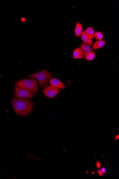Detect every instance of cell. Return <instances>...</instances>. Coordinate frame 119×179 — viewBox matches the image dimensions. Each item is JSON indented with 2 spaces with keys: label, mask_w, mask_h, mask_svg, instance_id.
Returning a JSON list of instances; mask_svg holds the SVG:
<instances>
[{
  "label": "cell",
  "mask_w": 119,
  "mask_h": 179,
  "mask_svg": "<svg viewBox=\"0 0 119 179\" xmlns=\"http://www.w3.org/2000/svg\"><path fill=\"white\" fill-rule=\"evenodd\" d=\"M15 95L16 98L30 99L33 97L35 93L21 86H16L15 87Z\"/></svg>",
  "instance_id": "277c9868"
},
{
  "label": "cell",
  "mask_w": 119,
  "mask_h": 179,
  "mask_svg": "<svg viewBox=\"0 0 119 179\" xmlns=\"http://www.w3.org/2000/svg\"><path fill=\"white\" fill-rule=\"evenodd\" d=\"M83 27L82 26L80 22H77L76 25L74 32H75V35L76 37H80L83 33Z\"/></svg>",
  "instance_id": "ba28073f"
},
{
  "label": "cell",
  "mask_w": 119,
  "mask_h": 179,
  "mask_svg": "<svg viewBox=\"0 0 119 179\" xmlns=\"http://www.w3.org/2000/svg\"><path fill=\"white\" fill-rule=\"evenodd\" d=\"M101 172H102V174H103V175L104 174L106 173V169L105 168L102 167V168L101 169Z\"/></svg>",
  "instance_id": "9a60e30c"
},
{
  "label": "cell",
  "mask_w": 119,
  "mask_h": 179,
  "mask_svg": "<svg viewBox=\"0 0 119 179\" xmlns=\"http://www.w3.org/2000/svg\"><path fill=\"white\" fill-rule=\"evenodd\" d=\"M116 139H115V140H117V139H118L119 138V135H117L116 137V138H115Z\"/></svg>",
  "instance_id": "ac0fdd59"
},
{
  "label": "cell",
  "mask_w": 119,
  "mask_h": 179,
  "mask_svg": "<svg viewBox=\"0 0 119 179\" xmlns=\"http://www.w3.org/2000/svg\"><path fill=\"white\" fill-rule=\"evenodd\" d=\"M52 75L50 72L46 70H42L37 72L30 74L29 78H33L39 82L41 88L47 85L50 78Z\"/></svg>",
  "instance_id": "7a4b0ae2"
},
{
  "label": "cell",
  "mask_w": 119,
  "mask_h": 179,
  "mask_svg": "<svg viewBox=\"0 0 119 179\" xmlns=\"http://www.w3.org/2000/svg\"><path fill=\"white\" fill-rule=\"evenodd\" d=\"M49 83L51 86L56 88L64 89L67 88V87L61 81L55 78H50L49 80Z\"/></svg>",
  "instance_id": "8992f818"
},
{
  "label": "cell",
  "mask_w": 119,
  "mask_h": 179,
  "mask_svg": "<svg viewBox=\"0 0 119 179\" xmlns=\"http://www.w3.org/2000/svg\"><path fill=\"white\" fill-rule=\"evenodd\" d=\"M106 41L103 40H97L92 45V49L96 50L103 47L106 44Z\"/></svg>",
  "instance_id": "30bf717a"
},
{
  "label": "cell",
  "mask_w": 119,
  "mask_h": 179,
  "mask_svg": "<svg viewBox=\"0 0 119 179\" xmlns=\"http://www.w3.org/2000/svg\"><path fill=\"white\" fill-rule=\"evenodd\" d=\"M81 37L84 43L90 45L91 46L93 45V40L86 34L84 31H83Z\"/></svg>",
  "instance_id": "8fae6325"
},
{
  "label": "cell",
  "mask_w": 119,
  "mask_h": 179,
  "mask_svg": "<svg viewBox=\"0 0 119 179\" xmlns=\"http://www.w3.org/2000/svg\"><path fill=\"white\" fill-rule=\"evenodd\" d=\"M97 166L98 167V168H100L101 167V164L99 162H97Z\"/></svg>",
  "instance_id": "e0dca14e"
},
{
  "label": "cell",
  "mask_w": 119,
  "mask_h": 179,
  "mask_svg": "<svg viewBox=\"0 0 119 179\" xmlns=\"http://www.w3.org/2000/svg\"><path fill=\"white\" fill-rule=\"evenodd\" d=\"M98 173L99 175H100V176H102V175H103V174H102V173L101 170H100V169H99V170H98Z\"/></svg>",
  "instance_id": "2e32d148"
},
{
  "label": "cell",
  "mask_w": 119,
  "mask_h": 179,
  "mask_svg": "<svg viewBox=\"0 0 119 179\" xmlns=\"http://www.w3.org/2000/svg\"><path fill=\"white\" fill-rule=\"evenodd\" d=\"M94 37L97 40H102L103 39L104 35L100 31H96L94 34Z\"/></svg>",
  "instance_id": "5bb4252c"
},
{
  "label": "cell",
  "mask_w": 119,
  "mask_h": 179,
  "mask_svg": "<svg viewBox=\"0 0 119 179\" xmlns=\"http://www.w3.org/2000/svg\"><path fill=\"white\" fill-rule=\"evenodd\" d=\"M16 85L25 88L28 90L36 94L38 88L37 81L35 79H21L17 81Z\"/></svg>",
  "instance_id": "3957f363"
},
{
  "label": "cell",
  "mask_w": 119,
  "mask_h": 179,
  "mask_svg": "<svg viewBox=\"0 0 119 179\" xmlns=\"http://www.w3.org/2000/svg\"><path fill=\"white\" fill-rule=\"evenodd\" d=\"M86 34L91 39H93L94 37V34H95V31L93 28L91 26H89L87 27L85 31H84Z\"/></svg>",
  "instance_id": "7c38bea8"
},
{
  "label": "cell",
  "mask_w": 119,
  "mask_h": 179,
  "mask_svg": "<svg viewBox=\"0 0 119 179\" xmlns=\"http://www.w3.org/2000/svg\"><path fill=\"white\" fill-rule=\"evenodd\" d=\"M60 89L56 88L51 85L45 86L43 91L44 96L53 99L59 93Z\"/></svg>",
  "instance_id": "5b68a950"
},
{
  "label": "cell",
  "mask_w": 119,
  "mask_h": 179,
  "mask_svg": "<svg viewBox=\"0 0 119 179\" xmlns=\"http://www.w3.org/2000/svg\"><path fill=\"white\" fill-rule=\"evenodd\" d=\"M11 103L16 114L23 116L28 115L34 108L33 103L28 99L12 98Z\"/></svg>",
  "instance_id": "6da1fadb"
},
{
  "label": "cell",
  "mask_w": 119,
  "mask_h": 179,
  "mask_svg": "<svg viewBox=\"0 0 119 179\" xmlns=\"http://www.w3.org/2000/svg\"><path fill=\"white\" fill-rule=\"evenodd\" d=\"M84 54L80 47L77 48L74 50L73 56L74 59H82L83 58Z\"/></svg>",
  "instance_id": "9c48e42d"
},
{
  "label": "cell",
  "mask_w": 119,
  "mask_h": 179,
  "mask_svg": "<svg viewBox=\"0 0 119 179\" xmlns=\"http://www.w3.org/2000/svg\"><path fill=\"white\" fill-rule=\"evenodd\" d=\"M80 48L83 52L84 56L89 53L93 52L91 46L88 44L82 42L80 45Z\"/></svg>",
  "instance_id": "52a82bcc"
},
{
  "label": "cell",
  "mask_w": 119,
  "mask_h": 179,
  "mask_svg": "<svg viewBox=\"0 0 119 179\" xmlns=\"http://www.w3.org/2000/svg\"><path fill=\"white\" fill-rule=\"evenodd\" d=\"M95 54L93 52H92L88 54H87L85 56V58L87 60L92 61L95 59Z\"/></svg>",
  "instance_id": "4fadbf2b"
}]
</instances>
